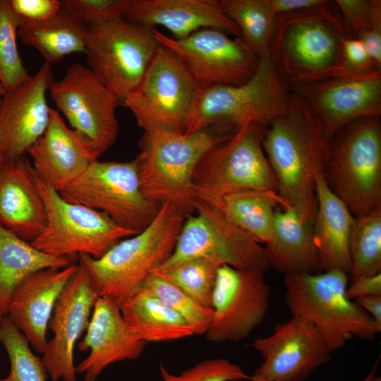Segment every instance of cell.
Wrapping results in <instances>:
<instances>
[{"mask_svg": "<svg viewBox=\"0 0 381 381\" xmlns=\"http://www.w3.org/2000/svg\"><path fill=\"white\" fill-rule=\"evenodd\" d=\"M49 91L58 109L97 161L117 138L116 109L121 104L118 98L80 63L71 64Z\"/></svg>", "mask_w": 381, "mask_h": 381, "instance_id": "5bb4252c", "label": "cell"}, {"mask_svg": "<svg viewBox=\"0 0 381 381\" xmlns=\"http://www.w3.org/2000/svg\"><path fill=\"white\" fill-rule=\"evenodd\" d=\"M323 176L355 217L381 208L380 116L356 119L329 139Z\"/></svg>", "mask_w": 381, "mask_h": 381, "instance_id": "8992f818", "label": "cell"}, {"mask_svg": "<svg viewBox=\"0 0 381 381\" xmlns=\"http://www.w3.org/2000/svg\"><path fill=\"white\" fill-rule=\"evenodd\" d=\"M46 224L44 203L28 159L21 156L4 162L0 165V224L31 243Z\"/></svg>", "mask_w": 381, "mask_h": 381, "instance_id": "cb8c5ba5", "label": "cell"}, {"mask_svg": "<svg viewBox=\"0 0 381 381\" xmlns=\"http://www.w3.org/2000/svg\"><path fill=\"white\" fill-rule=\"evenodd\" d=\"M216 207L229 221L249 232L260 243L271 240L276 210L284 204L275 190L248 189L212 196L197 195Z\"/></svg>", "mask_w": 381, "mask_h": 381, "instance_id": "f1b7e54d", "label": "cell"}, {"mask_svg": "<svg viewBox=\"0 0 381 381\" xmlns=\"http://www.w3.org/2000/svg\"><path fill=\"white\" fill-rule=\"evenodd\" d=\"M329 1L326 0H270L277 16L322 6Z\"/></svg>", "mask_w": 381, "mask_h": 381, "instance_id": "ee69618b", "label": "cell"}, {"mask_svg": "<svg viewBox=\"0 0 381 381\" xmlns=\"http://www.w3.org/2000/svg\"><path fill=\"white\" fill-rule=\"evenodd\" d=\"M231 134L207 129L193 134L144 133L138 143L140 152L135 158L143 195L161 205L173 202L194 212L192 179L195 167L209 149Z\"/></svg>", "mask_w": 381, "mask_h": 381, "instance_id": "52a82bcc", "label": "cell"}, {"mask_svg": "<svg viewBox=\"0 0 381 381\" xmlns=\"http://www.w3.org/2000/svg\"><path fill=\"white\" fill-rule=\"evenodd\" d=\"M334 2L351 38L357 39L381 23L380 0H337Z\"/></svg>", "mask_w": 381, "mask_h": 381, "instance_id": "f35d334b", "label": "cell"}, {"mask_svg": "<svg viewBox=\"0 0 381 381\" xmlns=\"http://www.w3.org/2000/svg\"><path fill=\"white\" fill-rule=\"evenodd\" d=\"M6 92V89L4 88L1 80H0V103L1 102V99Z\"/></svg>", "mask_w": 381, "mask_h": 381, "instance_id": "c3c4849f", "label": "cell"}, {"mask_svg": "<svg viewBox=\"0 0 381 381\" xmlns=\"http://www.w3.org/2000/svg\"><path fill=\"white\" fill-rule=\"evenodd\" d=\"M264 247L271 267L284 274L322 272L313 226L289 208L276 210L272 238Z\"/></svg>", "mask_w": 381, "mask_h": 381, "instance_id": "4316f807", "label": "cell"}, {"mask_svg": "<svg viewBox=\"0 0 381 381\" xmlns=\"http://www.w3.org/2000/svg\"><path fill=\"white\" fill-rule=\"evenodd\" d=\"M122 18L152 28L163 26L176 40L203 28L218 29L242 39L219 0H127Z\"/></svg>", "mask_w": 381, "mask_h": 381, "instance_id": "7402d4cb", "label": "cell"}, {"mask_svg": "<svg viewBox=\"0 0 381 381\" xmlns=\"http://www.w3.org/2000/svg\"><path fill=\"white\" fill-rule=\"evenodd\" d=\"M193 207L196 214L187 217L172 254L158 268H169L195 258L238 269L267 272L271 268L265 247L255 236L207 202L195 198Z\"/></svg>", "mask_w": 381, "mask_h": 381, "instance_id": "7c38bea8", "label": "cell"}, {"mask_svg": "<svg viewBox=\"0 0 381 381\" xmlns=\"http://www.w3.org/2000/svg\"><path fill=\"white\" fill-rule=\"evenodd\" d=\"M252 346L263 358L254 374L270 381H304L329 361L332 352L312 325L294 317Z\"/></svg>", "mask_w": 381, "mask_h": 381, "instance_id": "ffe728a7", "label": "cell"}, {"mask_svg": "<svg viewBox=\"0 0 381 381\" xmlns=\"http://www.w3.org/2000/svg\"><path fill=\"white\" fill-rule=\"evenodd\" d=\"M242 39L260 59L270 54L277 15L270 0H220Z\"/></svg>", "mask_w": 381, "mask_h": 381, "instance_id": "1f68e13d", "label": "cell"}, {"mask_svg": "<svg viewBox=\"0 0 381 381\" xmlns=\"http://www.w3.org/2000/svg\"><path fill=\"white\" fill-rule=\"evenodd\" d=\"M291 94L269 54L260 59L248 82L199 89L184 133L214 127L219 133L230 134L250 122L266 128L286 111Z\"/></svg>", "mask_w": 381, "mask_h": 381, "instance_id": "277c9868", "label": "cell"}, {"mask_svg": "<svg viewBox=\"0 0 381 381\" xmlns=\"http://www.w3.org/2000/svg\"><path fill=\"white\" fill-rule=\"evenodd\" d=\"M263 130L256 123H247L209 149L193 172V196L248 189L277 191V181L262 145Z\"/></svg>", "mask_w": 381, "mask_h": 381, "instance_id": "30bf717a", "label": "cell"}, {"mask_svg": "<svg viewBox=\"0 0 381 381\" xmlns=\"http://www.w3.org/2000/svg\"><path fill=\"white\" fill-rule=\"evenodd\" d=\"M50 64L6 90L0 103V157L4 162L23 156L44 133L51 107L46 93L54 82Z\"/></svg>", "mask_w": 381, "mask_h": 381, "instance_id": "d6986e66", "label": "cell"}, {"mask_svg": "<svg viewBox=\"0 0 381 381\" xmlns=\"http://www.w3.org/2000/svg\"><path fill=\"white\" fill-rule=\"evenodd\" d=\"M10 3L15 12L28 21L48 19L62 8L59 0H10Z\"/></svg>", "mask_w": 381, "mask_h": 381, "instance_id": "b9f144b4", "label": "cell"}, {"mask_svg": "<svg viewBox=\"0 0 381 381\" xmlns=\"http://www.w3.org/2000/svg\"><path fill=\"white\" fill-rule=\"evenodd\" d=\"M375 64L381 68V23L360 35L358 38Z\"/></svg>", "mask_w": 381, "mask_h": 381, "instance_id": "f6af8a7d", "label": "cell"}, {"mask_svg": "<svg viewBox=\"0 0 381 381\" xmlns=\"http://www.w3.org/2000/svg\"><path fill=\"white\" fill-rule=\"evenodd\" d=\"M349 249L351 280L381 273V208L356 217Z\"/></svg>", "mask_w": 381, "mask_h": 381, "instance_id": "d6a6232c", "label": "cell"}, {"mask_svg": "<svg viewBox=\"0 0 381 381\" xmlns=\"http://www.w3.org/2000/svg\"><path fill=\"white\" fill-rule=\"evenodd\" d=\"M199 90L181 61L159 44L140 83L123 105L144 133L167 131L184 133Z\"/></svg>", "mask_w": 381, "mask_h": 381, "instance_id": "8fae6325", "label": "cell"}, {"mask_svg": "<svg viewBox=\"0 0 381 381\" xmlns=\"http://www.w3.org/2000/svg\"><path fill=\"white\" fill-rule=\"evenodd\" d=\"M342 65L349 72L365 74L381 71L371 59L362 42L355 38L346 37L342 42Z\"/></svg>", "mask_w": 381, "mask_h": 381, "instance_id": "60d3db41", "label": "cell"}, {"mask_svg": "<svg viewBox=\"0 0 381 381\" xmlns=\"http://www.w3.org/2000/svg\"><path fill=\"white\" fill-rule=\"evenodd\" d=\"M59 194L68 202L105 214L117 225L135 234L150 225L162 206L143 195L135 159L95 161Z\"/></svg>", "mask_w": 381, "mask_h": 381, "instance_id": "ba28073f", "label": "cell"}, {"mask_svg": "<svg viewBox=\"0 0 381 381\" xmlns=\"http://www.w3.org/2000/svg\"><path fill=\"white\" fill-rule=\"evenodd\" d=\"M265 272L219 267L212 298L213 317L205 333L209 341L243 339L262 322L270 296Z\"/></svg>", "mask_w": 381, "mask_h": 381, "instance_id": "2e32d148", "label": "cell"}, {"mask_svg": "<svg viewBox=\"0 0 381 381\" xmlns=\"http://www.w3.org/2000/svg\"><path fill=\"white\" fill-rule=\"evenodd\" d=\"M191 210L173 202L163 203L143 231L121 240L99 258L78 255L98 298L107 296L119 306L172 254L181 228Z\"/></svg>", "mask_w": 381, "mask_h": 381, "instance_id": "3957f363", "label": "cell"}, {"mask_svg": "<svg viewBox=\"0 0 381 381\" xmlns=\"http://www.w3.org/2000/svg\"><path fill=\"white\" fill-rule=\"evenodd\" d=\"M140 285L180 315L191 327L194 334L206 333L213 317L212 308L200 305L179 288L153 272Z\"/></svg>", "mask_w": 381, "mask_h": 381, "instance_id": "8d00e7d4", "label": "cell"}, {"mask_svg": "<svg viewBox=\"0 0 381 381\" xmlns=\"http://www.w3.org/2000/svg\"><path fill=\"white\" fill-rule=\"evenodd\" d=\"M75 260L46 254L0 224V322L7 316L11 296L28 274L47 268H62Z\"/></svg>", "mask_w": 381, "mask_h": 381, "instance_id": "f546056e", "label": "cell"}, {"mask_svg": "<svg viewBox=\"0 0 381 381\" xmlns=\"http://www.w3.org/2000/svg\"><path fill=\"white\" fill-rule=\"evenodd\" d=\"M323 125L307 101L291 91L286 111L264 128L262 145L284 207L313 225L316 181L329 154Z\"/></svg>", "mask_w": 381, "mask_h": 381, "instance_id": "6da1fadb", "label": "cell"}, {"mask_svg": "<svg viewBox=\"0 0 381 381\" xmlns=\"http://www.w3.org/2000/svg\"><path fill=\"white\" fill-rule=\"evenodd\" d=\"M25 19L13 9L10 0H0V80L8 90L28 78L17 47L18 30Z\"/></svg>", "mask_w": 381, "mask_h": 381, "instance_id": "d590c367", "label": "cell"}, {"mask_svg": "<svg viewBox=\"0 0 381 381\" xmlns=\"http://www.w3.org/2000/svg\"><path fill=\"white\" fill-rule=\"evenodd\" d=\"M250 381H270L261 376H259L258 375H255L253 373L252 376H250V378L249 380Z\"/></svg>", "mask_w": 381, "mask_h": 381, "instance_id": "7dc6e473", "label": "cell"}, {"mask_svg": "<svg viewBox=\"0 0 381 381\" xmlns=\"http://www.w3.org/2000/svg\"><path fill=\"white\" fill-rule=\"evenodd\" d=\"M78 267V263H73L33 272L20 282L11 296L7 317L40 353L47 344L46 334L56 302Z\"/></svg>", "mask_w": 381, "mask_h": 381, "instance_id": "603a6c76", "label": "cell"}, {"mask_svg": "<svg viewBox=\"0 0 381 381\" xmlns=\"http://www.w3.org/2000/svg\"><path fill=\"white\" fill-rule=\"evenodd\" d=\"M157 42L181 61L199 89L240 85L253 78L260 59L243 39L215 28L198 30L176 40L154 28Z\"/></svg>", "mask_w": 381, "mask_h": 381, "instance_id": "9a60e30c", "label": "cell"}, {"mask_svg": "<svg viewBox=\"0 0 381 381\" xmlns=\"http://www.w3.org/2000/svg\"><path fill=\"white\" fill-rule=\"evenodd\" d=\"M291 91L310 104L328 139L356 119L381 114V71L356 74L342 68Z\"/></svg>", "mask_w": 381, "mask_h": 381, "instance_id": "e0dca14e", "label": "cell"}, {"mask_svg": "<svg viewBox=\"0 0 381 381\" xmlns=\"http://www.w3.org/2000/svg\"><path fill=\"white\" fill-rule=\"evenodd\" d=\"M146 343L138 339L124 321L120 306L107 296L99 297L94 305L86 334L78 343L88 356L75 367L84 381H95L109 365L140 357Z\"/></svg>", "mask_w": 381, "mask_h": 381, "instance_id": "44dd1931", "label": "cell"}, {"mask_svg": "<svg viewBox=\"0 0 381 381\" xmlns=\"http://www.w3.org/2000/svg\"><path fill=\"white\" fill-rule=\"evenodd\" d=\"M219 265L195 258L152 272L173 284L200 305L212 308V298Z\"/></svg>", "mask_w": 381, "mask_h": 381, "instance_id": "836d02e7", "label": "cell"}, {"mask_svg": "<svg viewBox=\"0 0 381 381\" xmlns=\"http://www.w3.org/2000/svg\"><path fill=\"white\" fill-rule=\"evenodd\" d=\"M159 372L162 381H238L250 378L241 366L224 358L206 359L180 375L171 373L161 364Z\"/></svg>", "mask_w": 381, "mask_h": 381, "instance_id": "74e56055", "label": "cell"}, {"mask_svg": "<svg viewBox=\"0 0 381 381\" xmlns=\"http://www.w3.org/2000/svg\"><path fill=\"white\" fill-rule=\"evenodd\" d=\"M33 174L47 213L44 229L30 243L37 250L74 260L80 254L97 259L123 238L136 235L98 210L64 200L34 170Z\"/></svg>", "mask_w": 381, "mask_h": 381, "instance_id": "9c48e42d", "label": "cell"}, {"mask_svg": "<svg viewBox=\"0 0 381 381\" xmlns=\"http://www.w3.org/2000/svg\"><path fill=\"white\" fill-rule=\"evenodd\" d=\"M0 341L11 362L9 375L0 381H46L47 370L23 334L6 316L0 322Z\"/></svg>", "mask_w": 381, "mask_h": 381, "instance_id": "e575fe53", "label": "cell"}, {"mask_svg": "<svg viewBox=\"0 0 381 381\" xmlns=\"http://www.w3.org/2000/svg\"><path fill=\"white\" fill-rule=\"evenodd\" d=\"M334 1L278 15L270 54L291 90L331 75L342 65V42L349 37Z\"/></svg>", "mask_w": 381, "mask_h": 381, "instance_id": "7a4b0ae2", "label": "cell"}, {"mask_svg": "<svg viewBox=\"0 0 381 381\" xmlns=\"http://www.w3.org/2000/svg\"><path fill=\"white\" fill-rule=\"evenodd\" d=\"M78 264V270L56 302L48 324L53 337L47 341L42 360L52 381H76L73 351L89 325L98 298L86 269Z\"/></svg>", "mask_w": 381, "mask_h": 381, "instance_id": "ac0fdd59", "label": "cell"}, {"mask_svg": "<svg viewBox=\"0 0 381 381\" xmlns=\"http://www.w3.org/2000/svg\"><path fill=\"white\" fill-rule=\"evenodd\" d=\"M130 332L144 342L176 340L194 334L186 321L140 285L120 305Z\"/></svg>", "mask_w": 381, "mask_h": 381, "instance_id": "83f0119b", "label": "cell"}, {"mask_svg": "<svg viewBox=\"0 0 381 381\" xmlns=\"http://www.w3.org/2000/svg\"><path fill=\"white\" fill-rule=\"evenodd\" d=\"M159 44L154 28L119 18L88 26L84 54L91 71L123 105Z\"/></svg>", "mask_w": 381, "mask_h": 381, "instance_id": "4fadbf2b", "label": "cell"}, {"mask_svg": "<svg viewBox=\"0 0 381 381\" xmlns=\"http://www.w3.org/2000/svg\"><path fill=\"white\" fill-rule=\"evenodd\" d=\"M4 162L2 158L0 157V165Z\"/></svg>", "mask_w": 381, "mask_h": 381, "instance_id": "f907efd6", "label": "cell"}, {"mask_svg": "<svg viewBox=\"0 0 381 381\" xmlns=\"http://www.w3.org/2000/svg\"><path fill=\"white\" fill-rule=\"evenodd\" d=\"M355 302L375 321L381 329V296L373 295L358 298Z\"/></svg>", "mask_w": 381, "mask_h": 381, "instance_id": "bcb514c9", "label": "cell"}, {"mask_svg": "<svg viewBox=\"0 0 381 381\" xmlns=\"http://www.w3.org/2000/svg\"><path fill=\"white\" fill-rule=\"evenodd\" d=\"M317 212L313 225L314 242L322 271L351 272L350 238L356 217L330 190L323 174L316 181Z\"/></svg>", "mask_w": 381, "mask_h": 381, "instance_id": "484cf974", "label": "cell"}, {"mask_svg": "<svg viewBox=\"0 0 381 381\" xmlns=\"http://www.w3.org/2000/svg\"><path fill=\"white\" fill-rule=\"evenodd\" d=\"M61 2L66 11L90 26L122 18L127 0H64Z\"/></svg>", "mask_w": 381, "mask_h": 381, "instance_id": "ab89813d", "label": "cell"}, {"mask_svg": "<svg viewBox=\"0 0 381 381\" xmlns=\"http://www.w3.org/2000/svg\"><path fill=\"white\" fill-rule=\"evenodd\" d=\"M370 381H381V379L380 377H375L373 376Z\"/></svg>", "mask_w": 381, "mask_h": 381, "instance_id": "681fc988", "label": "cell"}, {"mask_svg": "<svg viewBox=\"0 0 381 381\" xmlns=\"http://www.w3.org/2000/svg\"><path fill=\"white\" fill-rule=\"evenodd\" d=\"M36 175L59 193L96 161L59 111L51 108L44 133L28 150Z\"/></svg>", "mask_w": 381, "mask_h": 381, "instance_id": "d4e9b609", "label": "cell"}, {"mask_svg": "<svg viewBox=\"0 0 381 381\" xmlns=\"http://www.w3.org/2000/svg\"><path fill=\"white\" fill-rule=\"evenodd\" d=\"M88 26L63 6L52 17L41 21L25 20L18 37L35 47L49 64L60 61L73 53H85Z\"/></svg>", "mask_w": 381, "mask_h": 381, "instance_id": "4dcf8cb0", "label": "cell"}, {"mask_svg": "<svg viewBox=\"0 0 381 381\" xmlns=\"http://www.w3.org/2000/svg\"><path fill=\"white\" fill-rule=\"evenodd\" d=\"M346 295L352 301L363 296H381V273L351 280L346 289Z\"/></svg>", "mask_w": 381, "mask_h": 381, "instance_id": "7bdbcfd3", "label": "cell"}, {"mask_svg": "<svg viewBox=\"0 0 381 381\" xmlns=\"http://www.w3.org/2000/svg\"><path fill=\"white\" fill-rule=\"evenodd\" d=\"M349 276L337 270L284 274L286 303L292 317L312 325L331 351L354 337L373 340L381 332L373 319L348 298Z\"/></svg>", "mask_w": 381, "mask_h": 381, "instance_id": "5b68a950", "label": "cell"}]
</instances>
